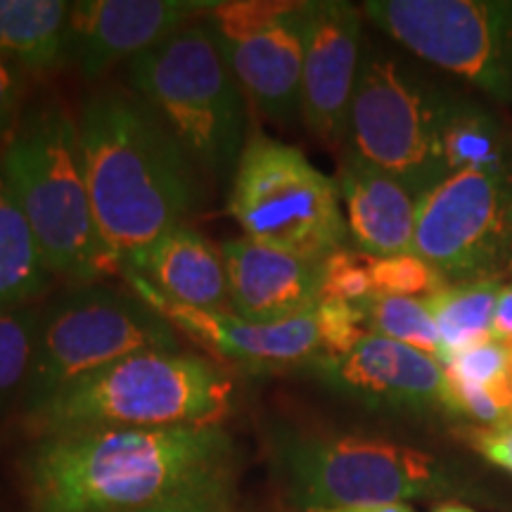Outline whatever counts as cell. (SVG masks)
<instances>
[{
  "label": "cell",
  "mask_w": 512,
  "mask_h": 512,
  "mask_svg": "<svg viewBox=\"0 0 512 512\" xmlns=\"http://www.w3.org/2000/svg\"><path fill=\"white\" fill-rule=\"evenodd\" d=\"M304 3L216 0L207 12L249 105L278 124L302 119Z\"/></svg>",
  "instance_id": "12"
},
{
  "label": "cell",
  "mask_w": 512,
  "mask_h": 512,
  "mask_svg": "<svg viewBox=\"0 0 512 512\" xmlns=\"http://www.w3.org/2000/svg\"><path fill=\"white\" fill-rule=\"evenodd\" d=\"M320 356H344L370 335L358 304L323 299L316 309Z\"/></svg>",
  "instance_id": "29"
},
{
  "label": "cell",
  "mask_w": 512,
  "mask_h": 512,
  "mask_svg": "<svg viewBox=\"0 0 512 512\" xmlns=\"http://www.w3.org/2000/svg\"><path fill=\"white\" fill-rule=\"evenodd\" d=\"M358 309L363 313L370 335L406 344L444 363V347H441L437 323H434L427 299L373 294L366 302L358 304Z\"/></svg>",
  "instance_id": "24"
},
{
  "label": "cell",
  "mask_w": 512,
  "mask_h": 512,
  "mask_svg": "<svg viewBox=\"0 0 512 512\" xmlns=\"http://www.w3.org/2000/svg\"><path fill=\"white\" fill-rule=\"evenodd\" d=\"M373 256L358 252L356 247H342L320 261V302L337 299V302L363 304L375 294L373 273H370Z\"/></svg>",
  "instance_id": "27"
},
{
  "label": "cell",
  "mask_w": 512,
  "mask_h": 512,
  "mask_svg": "<svg viewBox=\"0 0 512 512\" xmlns=\"http://www.w3.org/2000/svg\"><path fill=\"white\" fill-rule=\"evenodd\" d=\"M216 0H76L69 15L67 62L83 79H98L121 60L159 46Z\"/></svg>",
  "instance_id": "16"
},
{
  "label": "cell",
  "mask_w": 512,
  "mask_h": 512,
  "mask_svg": "<svg viewBox=\"0 0 512 512\" xmlns=\"http://www.w3.org/2000/svg\"><path fill=\"white\" fill-rule=\"evenodd\" d=\"M370 273H373L375 294H389V297L430 299L432 294H437L441 287L448 285L437 268L413 252L373 256Z\"/></svg>",
  "instance_id": "26"
},
{
  "label": "cell",
  "mask_w": 512,
  "mask_h": 512,
  "mask_svg": "<svg viewBox=\"0 0 512 512\" xmlns=\"http://www.w3.org/2000/svg\"><path fill=\"white\" fill-rule=\"evenodd\" d=\"M83 174L114 271L178 226L197 202V166L138 98L100 93L79 117Z\"/></svg>",
  "instance_id": "2"
},
{
  "label": "cell",
  "mask_w": 512,
  "mask_h": 512,
  "mask_svg": "<svg viewBox=\"0 0 512 512\" xmlns=\"http://www.w3.org/2000/svg\"><path fill=\"white\" fill-rule=\"evenodd\" d=\"M145 351H183V342L133 290L76 285L43 309L22 411H34L67 384Z\"/></svg>",
  "instance_id": "8"
},
{
  "label": "cell",
  "mask_w": 512,
  "mask_h": 512,
  "mask_svg": "<svg viewBox=\"0 0 512 512\" xmlns=\"http://www.w3.org/2000/svg\"><path fill=\"white\" fill-rule=\"evenodd\" d=\"M491 339L503 344V347L512 349V280H508V283L501 287V294H498Z\"/></svg>",
  "instance_id": "32"
},
{
  "label": "cell",
  "mask_w": 512,
  "mask_h": 512,
  "mask_svg": "<svg viewBox=\"0 0 512 512\" xmlns=\"http://www.w3.org/2000/svg\"><path fill=\"white\" fill-rule=\"evenodd\" d=\"M302 31V121L325 143H342L366 50L363 10L347 0H309Z\"/></svg>",
  "instance_id": "15"
},
{
  "label": "cell",
  "mask_w": 512,
  "mask_h": 512,
  "mask_svg": "<svg viewBox=\"0 0 512 512\" xmlns=\"http://www.w3.org/2000/svg\"><path fill=\"white\" fill-rule=\"evenodd\" d=\"M171 302L209 311H230L223 249L197 230L178 226L124 266ZM121 271V273H124Z\"/></svg>",
  "instance_id": "19"
},
{
  "label": "cell",
  "mask_w": 512,
  "mask_h": 512,
  "mask_svg": "<svg viewBox=\"0 0 512 512\" xmlns=\"http://www.w3.org/2000/svg\"><path fill=\"white\" fill-rule=\"evenodd\" d=\"M434 512H477V510H472L470 505H465V503H460V501H448L444 505H439V508L434 510Z\"/></svg>",
  "instance_id": "35"
},
{
  "label": "cell",
  "mask_w": 512,
  "mask_h": 512,
  "mask_svg": "<svg viewBox=\"0 0 512 512\" xmlns=\"http://www.w3.org/2000/svg\"><path fill=\"white\" fill-rule=\"evenodd\" d=\"M24 69L0 53V150L15 136L24 117Z\"/></svg>",
  "instance_id": "30"
},
{
  "label": "cell",
  "mask_w": 512,
  "mask_h": 512,
  "mask_svg": "<svg viewBox=\"0 0 512 512\" xmlns=\"http://www.w3.org/2000/svg\"><path fill=\"white\" fill-rule=\"evenodd\" d=\"M349 240L368 256L411 254L418 223V197L396 178L354 152L339 162L335 176Z\"/></svg>",
  "instance_id": "18"
},
{
  "label": "cell",
  "mask_w": 512,
  "mask_h": 512,
  "mask_svg": "<svg viewBox=\"0 0 512 512\" xmlns=\"http://www.w3.org/2000/svg\"><path fill=\"white\" fill-rule=\"evenodd\" d=\"M238 448L221 425L76 430L38 437L24 456L34 512L228 508Z\"/></svg>",
  "instance_id": "1"
},
{
  "label": "cell",
  "mask_w": 512,
  "mask_h": 512,
  "mask_svg": "<svg viewBox=\"0 0 512 512\" xmlns=\"http://www.w3.org/2000/svg\"><path fill=\"white\" fill-rule=\"evenodd\" d=\"M413 254L446 283L512 280V183L456 171L418 202Z\"/></svg>",
  "instance_id": "11"
},
{
  "label": "cell",
  "mask_w": 512,
  "mask_h": 512,
  "mask_svg": "<svg viewBox=\"0 0 512 512\" xmlns=\"http://www.w3.org/2000/svg\"><path fill=\"white\" fill-rule=\"evenodd\" d=\"M41 320L43 309L34 304L0 311V413L22 401Z\"/></svg>",
  "instance_id": "25"
},
{
  "label": "cell",
  "mask_w": 512,
  "mask_h": 512,
  "mask_svg": "<svg viewBox=\"0 0 512 512\" xmlns=\"http://www.w3.org/2000/svg\"><path fill=\"white\" fill-rule=\"evenodd\" d=\"M235 380L207 356L145 351L60 389L24 413L38 437L76 430H162L221 425Z\"/></svg>",
  "instance_id": "3"
},
{
  "label": "cell",
  "mask_w": 512,
  "mask_h": 512,
  "mask_svg": "<svg viewBox=\"0 0 512 512\" xmlns=\"http://www.w3.org/2000/svg\"><path fill=\"white\" fill-rule=\"evenodd\" d=\"M311 512H415L408 503H382V505H358V508H325Z\"/></svg>",
  "instance_id": "33"
},
{
  "label": "cell",
  "mask_w": 512,
  "mask_h": 512,
  "mask_svg": "<svg viewBox=\"0 0 512 512\" xmlns=\"http://www.w3.org/2000/svg\"><path fill=\"white\" fill-rule=\"evenodd\" d=\"M446 377L460 384L484 389H508L512 387V351L498 342L482 344V347L453 356L444 363Z\"/></svg>",
  "instance_id": "28"
},
{
  "label": "cell",
  "mask_w": 512,
  "mask_h": 512,
  "mask_svg": "<svg viewBox=\"0 0 512 512\" xmlns=\"http://www.w3.org/2000/svg\"><path fill=\"white\" fill-rule=\"evenodd\" d=\"M444 100L446 88L366 41L349 112V150L420 200L451 176L441 147Z\"/></svg>",
  "instance_id": "9"
},
{
  "label": "cell",
  "mask_w": 512,
  "mask_h": 512,
  "mask_svg": "<svg viewBox=\"0 0 512 512\" xmlns=\"http://www.w3.org/2000/svg\"><path fill=\"white\" fill-rule=\"evenodd\" d=\"M131 290L145 299L176 332L192 339L223 361L245 368L247 373L268 375L280 370H304L320 356L316 311L285 323H252L233 311L195 309L171 302L157 292L143 275L121 273Z\"/></svg>",
  "instance_id": "14"
},
{
  "label": "cell",
  "mask_w": 512,
  "mask_h": 512,
  "mask_svg": "<svg viewBox=\"0 0 512 512\" xmlns=\"http://www.w3.org/2000/svg\"><path fill=\"white\" fill-rule=\"evenodd\" d=\"M230 181L228 214L245 238L313 264L347 247L335 178L297 147L252 133Z\"/></svg>",
  "instance_id": "7"
},
{
  "label": "cell",
  "mask_w": 512,
  "mask_h": 512,
  "mask_svg": "<svg viewBox=\"0 0 512 512\" xmlns=\"http://www.w3.org/2000/svg\"><path fill=\"white\" fill-rule=\"evenodd\" d=\"M140 512H228V508H214V505H176V508H155Z\"/></svg>",
  "instance_id": "34"
},
{
  "label": "cell",
  "mask_w": 512,
  "mask_h": 512,
  "mask_svg": "<svg viewBox=\"0 0 512 512\" xmlns=\"http://www.w3.org/2000/svg\"><path fill=\"white\" fill-rule=\"evenodd\" d=\"M271 458L287 501L304 512L444 498L465 489L448 460L363 434L275 427Z\"/></svg>",
  "instance_id": "6"
},
{
  "label": "cell",
  "mask_w": 512,
  "mask_h": 512,
  "mask_svg": "<svg viewBox=\"0 0 512 512\" xmlns=\"http://www.w3.org/2000/svg\"><path fill=\"white\" fill-rule=\"evenodd\" d=\"M136 98L166 126L192 164L233 174L249 133L247 98L207 15L128 62Z\"/></svg>",
  "instance_id": "5"
},
{
  "label": "cell",
  "mask_w": 512,
  "mask_h": 512,
  "mask_svg": "<svg viewBox=\"0 0 512 512\" xmlns=\"http://www.w3.org/2000/svg\"><path fill=\"white\" fill-rule=\"evenodd\" d=\"M503 285L496 280L448 283L427 299L444 347V363L453 356L494 342L491 328H494V313Z\"/></svg>",
  "instance_id": "23"
},
{
  "label": "cell",
  "mask_w": 512,
  "mask_h": 512,
  "mask_svg": "<svg viewBox=\"0 0 512 512\" xmlns=\"http://www.w3.org/2000/svg\"><path fill=\"white\" fill-rule=\"evenodd\" d=\"M48 283L41 247L0 164V311L29 306Z\"/></svg>",
  "instance_id": "22"
},
{
  "label": "cell",
  "mask_w": 512,
  "mask_h": 512,
  "mask_svg": "<svg viewBox=\"0 0 512 512\" xmlns=\"http://www.w3.org/2000/svg\"><path fill=\"white\" fill-rule=\"evenodd\" d=\"M67 0H0V53L24 72L46 74L67 62Z\"/></svg>",
  "instance_id": "21"
},
{
  "label": "cell",
  "mask_w": 512,
  "mask_h": 512,
  "mask_svg": "<svg viewBox=\"0 0 512 512\" xmlns=\"http://www.w3.org/2000/svg\"><path fill=\"white\" fill-rule=\"evenodd\" d=\"M228 268L230 311L252 323H285L320 304V264L249 238L221 245Z\"/></svg>",
  "instance_id": "17"
},
{
  "label": "cell",
  "mask_w": 512,
  "mask_h": 512,
  "mask_svg": "<svg viewBox=\"0 0 512 512\" xmlns=\"http://www.w3.org/2000/svg\"><path fill=\"white\" fill-rule=\"evenodd\" d=\"M0 164L34 230L50 275L91 285L114 273L102 247L83 174L79 121L60 102L24 112Z\"/></svg>",
  "instance_id": "4"
},
{
  "label": "cell",
  "mask_w": 512,
  "mask_h": 512,
  "mask_svg": "<svg viewBox=\"0 0 512 512\" xmlns=\"http://www.w3.org/2000/svg\"><path fill=\"white\" fill-rule=\"evenodd\" d=\"M441 147L448 171H475L512 183V138L489 107L446 91Z\"/></svg>",
  "instance_id": "20"
},
{
  "label": "cell",
  "mask_w": 512,
  "mask_h": 512,
  "mask_svg": "<svg viewBox=\"0 0 512 512\" xmlns=\"http://www.w3.org/2000/svg\"><path fill=\"white\" fill-rule=\"evenodd\" d=\"M465 439L479 456L512 475V422L496 427H467Z\"/></svg>",
  "instance_id": "31"
},
{
  "label": "cell",
  "mask_w": 512,
  "mask_h": 512,
  "mask_svg": "<svg viewBox=\"0 0 512 512\" xmlns=\"http://www.w3.org/2000/svg\"><path fill=\"white\" fill-rule=\"evenodd\" d=\"M304 370L370 411L451 415L444 363L380 335H366L344 356L313 358Z\"/></svg>",
  "instance_id": "13"
},
{
  "label": "cell",
  "mask_w": 512,
  "mask_h": 512,
  "mask_svg": "<svg viewBox=\"0 0 512 512\" xmlns=\"http://www.w3.org/2000/svg\"><path fill=\"white\" fill-rule=\"evenodd\" d=\"M361 10L420 60L512 105V0H368Z\"/></svg>",
  "instance_id": "10"
}]
</instances>
